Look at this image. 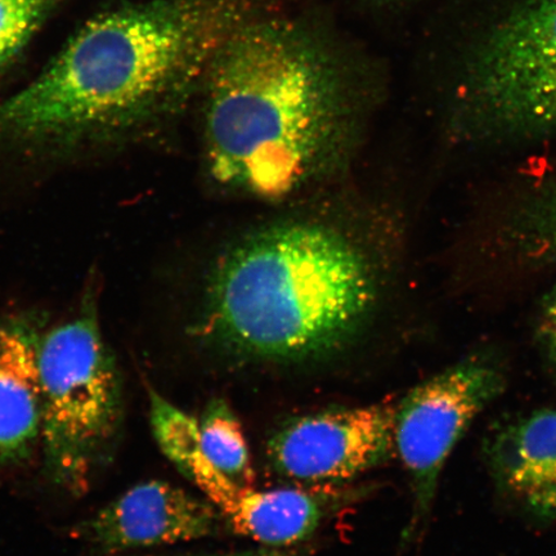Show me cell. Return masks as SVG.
Wrapping results in <instances>:
<instances>
[{"instance_id": "6da1fadb", "label": "cell", "mask_w": 556, "mask_h": 556, "mask_svg": "<svg viewBox=\"0 0 556 556\" xmlns=\"http://www.w3.org/2000/svg\"><path fill=\"white\" fill-rule=\"evenodd\" d=\"M343 76L301 34L243 27L222 46L208 78V176L241 197H295L337 176L359 139Z\"/></svg>"}, {"instance_id": "7a4b0ae2", "label": "cell", "mask_w": 556, "mask_h": 556, "mask_svg": "<svg viewBox=\"0 0 556 556\" xmlns=\"http://www.w3.org/2000/svg\"><path fill=\"white\" fill-rule=\"evenodd\" d=\"M201 25L182 0L90 20L38 78L0 102V152L64 163L148 136L189 85Z\"/></svg>"}, {"instance_id": "3957f363", "label": "cell", "mask_w": 556, "mask_h": 556, "mask_svg": "<svg viewBox=\"0 0 556 556\" xmlns=\"http://www.w3.org/2000/svg\"><path fill=\"white\" fill-rule=\"evenodd\" d=\"M381 294L370 250L317 220L247 236L215 264L204 331L231 356L293 364L332 356L370 323Z\"/></svg>"}, {"instance_id": "277c9868", "label": "cell", "mask_w": 556, "mask_h": 556, "mask_svg": "<svg viewBox=\"0 0 556 556\" xmlns=\"http://www.w3.org/2000/svg\"><path fill=\"white\" fill-rule=\"evenodd\" d=\"M45 475L73 496L85 495L113 460L124 422L123 379L103 338L94 282L39 345Z\"/></svg>"}, {"instance_id": "5b68a950", "label": "cell", "mask_w": 556, "mask_h": 556, "mask_svg": "<svg viewBox=\"0 0 556 556\" xmlns=\"http://www.w3.org/2000/svg\"><path fill=\"white\" fill-rule=\"evenodd\" d=\"M451 127L470 144L556 141V0H520L478 41Z\"/></svg>"}, {"instance_id": "8992f818", "label": "cell", "mask_w": 556, "mask_h": 556, "mask_svg": "<svg viewBox=\"0 0 556 556\" xmlns=\"http://www.w3.org/2000/svg\"><path fill=\"white\" fill-rule=\"evenodd\" d=\"M152 433L163 454L217 507L228 530L262 546L293 547L312 538L333 505L330 486L256 490L232 481L201 448L199 420L149 388Z\"/></svg>"}, {"instance_id": "52a82bcc", "label": "cell", "mask_w": 556, "mask_h": 556, "mask_svg": "<svg viewBox=\"0 0 556 556\" xmlns=\"http://www.w3.org/2000/svg\"><path fill=\"white\" fill-rule=\"evenodd\" d=\"M504 387L502 366L485 354H472L422 381L397 403L394 447L412 484L409 532L426 525L451 452Z\"/></svg>"}, {"instance_id": "ba28073f", "label": "cell", "mask_w": 556, "mask_h": 556, "mask_svg": "<svg viewBox=\"0 0 556 556\" xmlns=\"http://www.w3.org/2000/svg\"><path fill=\"white\" fill-rule=\"evenodd\" d=\"M395 409L397 403L381 402L295 417L269 438L270 468L308 486L352 481L395 454Z\"/></svg>"}, {"instance_id": "9c48e42d", "label": "cell", "mask_w": 556, "mask_h": 556, "mask_svg": "<svg viewBox=\"0 0 556 556\" xmlns=\"http://www.w3.org/2000/svg\"><path fill=\"white\" fill-rule=\"evenodd\" d=\"M225 526L205 497L168 482L149 481L103 506L73 534L97 554L117 555L218 536Z\"/></svg>"}, {"instance_id": "30bf717a", "label": "cell", "mask_w": 556, "mask_h": 556, "mask_svg": "<svg viewBox=\"0 0 556 556\" xmlns=\"http://www.w3.org/2000/svg\"><path fill=\"white\" fill-rule=\"evenodd\" d=\"M497 489L534 519H556V407L500 427L485 444Z\"/></svg>"}, {"instance_id": "8fae6325", "label": "cell", "mask_w": 556, "mask_h": 556, "mask_svg": "<svg viewBox=\"0 0 556 556\" xmlns=\"http://www.w3.org/2000/svg\"><path fill=\"white\" fill-rule=\"evenodd\" d=\"M40 330L26 313L0 321V475L29 463L40 444Z\"/></svg>"}, {"instance_id": "7c38bea8", "label": "cell", "mask_w": 556, "mask_h": 556, "mask_svg": "<svg viewBox=\"0 0 556 556\" xmlns=\"http://www.w3.org/2000/svg\"><path fill=\"white\" fill-rule=\"evenodd\" d=\"M498 239L527 268H556V176L527 189L505 214Z\"/></svg>"}, {"instance_id": "4fadbf2b", "label": "cell", "mask_w": 556, "mask_h": 556, "mask_svg": "<svg viewBox=\"0 0 556 556\" xmlns=\"http://www.w3.org/2000/svg\"><path fill=\"white\" fill-rule=\"evenodd\" d=\"M200 442L215 468L233 482L254 485L252 455L238 416L228 402L214 399L207 403L199 420Z\"/></svg>"}, {"instance_id": "5bb4252c", "label": "cell", "mask_w": 556, "mask_h": 556, "mask_svg": "<svg viewBox=\"0 0 556 556\" xmlns=\"http://www.w3.org/2000/svg\"><path fill=\"white\" fill-rule=\"evenodd\" d=\"M58 0H0V67L24 50Z\"/></svg>"}, {"instance_id": "9a60e30c", "label": "cell", "mask_w": 556, "mask_h": 556, "mask_svg": "<svg viewBox=\"0 0 556 556\" xmlns=\"http://www.w3.org/2000/svg\"><path fill=\"white\" fill-rule=\"evenodd\" d=\"M538 339L548 365L556 372V285L540 303Z\"/></svg>"}, {"instance_id": "2e32d148", "label": "cell", "mask_w": 556, "mask_h": 556, "mask_svg": "<svg viewBox=\"0 0 556 556\" xmlns=\"http://www.w3.org/2000/svg\"><path fill=\"white\" fill-rule=\"evenodd\" d=\"M184 556H307L301 551L291 547L263 546L256 551L227 553V554H207V555H184Z\"/></svg>"}]
</instances>
